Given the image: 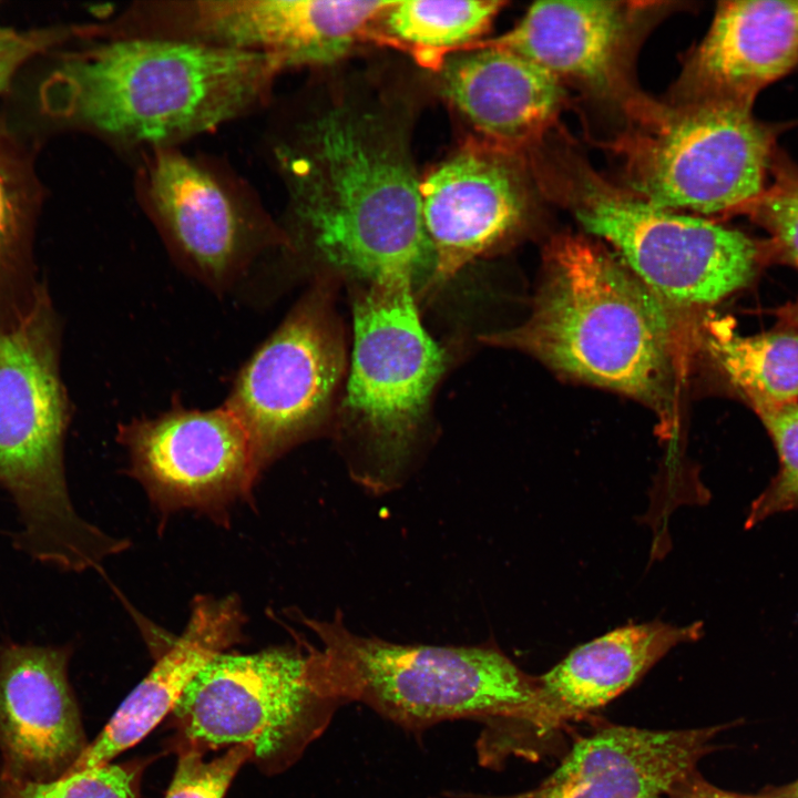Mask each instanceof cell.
<instances>
[{"label":"cell","mask_w":798,"mask_h":798,"mask_svg":"<svg viewBox=\"0 0 798 798\" xmlns=\"http://www.w3.org/2000/svg\"><path fill=\"white\" fill-rule=\"evenodd\" d=\"M439 86L475 137L524 156L556 124L565 88L532 61L507 50L473 44L446 58Z\"/></svg>","instance_id":"19"},{"label":"cell","mask_w":798,"mask_h":798,"mask_svg":"<svg viewBox=\"0 0 798 798\" xmlns=\"http://www.w3.org/2000/svg\"><path fill=\"white\" fill-rule=\"evenodd\" d=\"M139 786L134 766L111 763L45 782L0 773V798H140Z\"/></svg>","instance_id":"27"},{"label":"cell","mask_w":798,"mask_h":798,"mask_svg":"<svg viewBox=\"0 0 798 798\" xmlns=\"http://www.w3.org/2000/svg\"><path fill=\"white\" fill-rule=\"evenodd\" d=\"M779 798H798V780L791 784L786 789L781 790V794L778 796Z\"/></svg>","instance_id":"32"},{"label":"cell","mask_w":798,"mask_h":798,"mask_svg":"<svg viewBox=\"0 0 798 798\" xmlns=\"http://www.w3.org/2000/svg\"><path fill=\"white\" fill-rule=\"evenodd\" d=\"M74 28L18 31L0 27V91L28 60L73 34Z\"/></svg>","instance_id":"29"},{"label":"cell","mask_w":798,"mask_h":798,"mask_svg":"<svg viewBox=\"0 0 798 798\" xmlns=\"http://www.w3.org/2000/svg\"><path fill=\"white\" fill-rule=\"evenodd\" d=\"M544 257L545 278L530 317L481 340L664 408L673 325L663 300L583 236L557 235Z\"/></svg>","instance_id":"3"},{"label":"cell","mask_w":798,"mask_h":798,"mask_svg":"<svg viewBox=\"0 0 798 798\" xmlns=\"http://www.w3.org/2000/svg\"><path fill=\"white\" fill-rule=\"evenodd\" d=\"M798 66V0L723 1L687 54L668 104L753 110L758 93Z\"/></svg>","instance_id":"16"},{"label":"cell","mask_w":798,"mask_h":798,"mask_svg":"<svg viewBox=\"0 0 798 798\" xmlns=\"http://www.w3.org/2000/svg\"><path fill=\"white\" fill-rule=\"evenodd\" d=\"M664 798H728V791L709 785L696 773Z\"/></svg>","instance_id":"30"},{"label":"cell","mask_w":798,"mask_h":798,"mask_svg":"<svg viewBox=\"0 0 798 798\" xmlns=\"http://www.w3.org/2000/svg\"><path fill=\"white\" fill-rule=\"evenodd\" d=\"M656 2L543 1L532 4L504 34L475 44L510 51L538 64L561 84H572L613 103L628 121L642 119L657 101L634 83L638 40Z\"/></svg>","instance_id":"13"},{"label":"cell","mask_w":798,"mask_h":798,"mask_svg":"<svg viewBox=\"0 0 798 798\" xmlns=\"http://www.w3.org/2000/svg\"><path fill=\"white\" fill-rule=\"evenodd\" d=\"M58 364L53 313L42 293L0 316V484L20 512L18 543L38 560L84 571L127 543L84 521L70 501L68 400Z\"/></svg>","instance_id":"4"},{"label":"cell","mask_w":798,"mask_h":798,"mask_svg":"<svg viewBox=\"0 0 798 798\" xmlns=\"http://www.w3.org/2000/svg\"><path fill=\"white\" fill-rule=\"evenodd\" d=\"M32 202L27 167L0 129V316L18 306L7 298L25 267Z\"/></svg>","instance_id":"24"},{"label":"cell","mask_w":798,"mask_h":798,"mask_svg":"<svg viewBox=\"0 0 798 798\" xmlns=\"http://www.w3.org/2000/svg\"><path fill=\"white\" fill-rule=\"evenodd\" d=\"M718 732L610 726L577 740L531 790L503 797L444 791L436 798H664L696 774Z\"/></svg>","instance_id":"18"},{"label":"cell","mask_w":798,"mask_h":798,"mask_svg":"<svg viewBox=\"0 0 798 798\" xmlns=\"http://www.w3.org/2000/svg\"><path fill=\"white\" fill-rule=\"evenodd\" d=\"M776 448L779 469L753 501L745 522L756 526L767 518L798 510V402H749Z\"/></svg>","instance_id":"26"},{"label":"cell","mask_w":798,"mask_h":798,"mask_svg":"<svg viewBox=\"0 0 798 798\" xmlns=\"http://www.w3.org/2000/svg\"><path fill=\"white\" fill-rule=\"evenodd\" d=\"M245 622L237 596H197L181 636L160 656L65 775L109 764L144 738L173 710L196 675L242 641Z\"/></svg>","instance_id":"20"},{"label":"cell","mask_w":798,"mask_h":798,"mask_svg":"<svg viewBox=\"0 0 798 798\" xmlns=\"http://www.w3.org/2000/svg\"><path fill=\"white\" fill-rule=\"evenodd\" d=\"M177 765L165 798H224L239 768L252 759V749L244 745L228 747L206 760L204 753L177 748Z\"/></svg>","instance_id":"28"},{"label":"cell","mask_w":798,"mask_h":798,"mask_svg":"<svg viewBox=\"0 0 798 798\" xmlns=\"http://www.w3.org/2000/svg\"><path fill=\"white\" fill-rule=\"evenodd\" d=\"M626 188L669 211L737 215L766 186L775 129L751 110L659 103L605 143Z\"/></svg>","instance_id":"8"},{"label":"cell","mask_w":798,"mask_h":798,"mask_svg":"<svg viewBox=\"0 0 798 798\" xmlns=\"http://www.w3.org/2000/svg\"><path fill=\"white\" fill-rule=\"evenodd\" d=\"M780 318L795 330H798V299L788 304L779 311Z\"/></svg>","instance_id":"31"},{"label":"cell","mask_w":798,"mask_h":798,"mask_svg":"<svg viewBox=\"0 0 798 798\" xmlns=\"http://www.w3.org/2000/svg\"><path fill=\"white\" fill-rule=\"evenodd\" d=\"M390 1H196L190 23L205 42L274 58L283 71L328 68L364 42L376 43L378 21Z\"/></svg>","instance_id":"15"},{"label":"cell","mask_w":798,"mask_h":798,"mask_svg":"<svg viewBox=\"0 0 798 798\" xmlns=\"http://www.w3.org/2000/svg\"><path fill=\"white\" fill-rule=\"evenodd\" d=\"M728 798H760V797H749V796H744V795L734 794V792L728 791ZM765 798H771V797H765ZM773 798H779V797H773Z\"/></svg>","instance_id":"33"},{"label":"cell","mask_w":798,"mask_h":798,"mask_svg":"<svg viewBox=\"0 0 798 798\" xmlns=\"http://www.w3.org/2000/svg\"><path fill=\"white\" fill-rule=\"evenodd\" d=\"M142 191L177 265L216 295L239 284L266 250L286 246L279 225L209 167L172 147L151 150Z\"/></svg>","instance_id":"12"},{"label":"cell","mask_w":798,"mask_h":798,"mask_svg":"<svg viewBox=\"0 0 798 798\" xmlns=\"http://www.w3.org/2000/svg\"><path fill=\"white\" fill-rule=\"evenodd\" d=\"M305 623L319 640L306 645L319 690L407 732L456 719L519 722L535 696L536 677L494 647L396 644L357 635L337 616Z\"/></svg>","instance_id":"5"},{"label":"cell","mask_w":798,"mask_h":798,"mask_svg":"<svg viewBox=\"0 0 798 798\" xmlns=\"http://www.w3.org/2000/svg\"><path fill=\"white\" fill-rule=\"evenodd\" d=\"M499 0L390 1L376 43L400 48L436 72L451 53L482 41L502 7Z\"/></svg>","instance_id":"22"},{"label":"cell","mask_w":798,"mask_h":798,"mask_svg":"<svg viewBox=\"0 0 798 798\" xmlns=\"http://www.w3.org/2000/svg\"><path fill=\"white\" fill-rule=\"evenodd\" d=\"M283 72L270 55L202 41L114 34L65 57L45 112L123 146L167 149L262 104Z\"/></svg>","instance_id":"2"},{"label":"cell","mask_w":798,"mask_h":798,"mask_svg":"<svg viewBox=\"0 0 798 798\" xmlns=\"http://www.w3.org/2000/svg\"><path fill=\"white\" fill-rule=\"evenodd\" d=\"M65 648L0 647V773L45 782L64 776L86 748L68 679Z\"/></svg>","instance_id":"17"},{"label":"cell","mask_w":798,"mask_h":798,"mask_svg":"<svg viewBox=\"0 0 798 798\" xmlns=\"http://www.w3.org/2000/svg\"><path fill=\"white\" fill-rule=\"evenodd\" d=\"M700 624L627 625L573 649L541 677L521 723L538 732L596 710L631 687L674 646L699 636Z\"/></svg>","instance_id":"21"},{"label":"cell","mask_w":798,"mask_h":798,"mask_svg":"<svg viewBox=\"0 0 798 798\" xmlns=\"http://www.w3.org/2000/svg\"><path fill=\"white\" fill-rule=\"evenodd\" d=\"M316 89L272 143L287 191L283 249L316 276L358 284L431 276L409 96L367 80Z\"/></svg>","instance_id":"1"},{"label":"cell","mask_w":798,"mask_h":798,"mask_svg":"<svg viewBox=\"0 0 798 798\" xmlns=\"http://www.w3.org/2000/svg\"><path fill=\"white\" fill-rule=\"evenodd\" d=\"M340 706L316 686L306 652L222 653L172 710L176 748L205 753L244 745L262 770L276 774L323 735Z\"/></svg>","instance_id":"9"},{"label":"cell","mask_w":798,"mask_h":798,"mask_svg":"<svg viewBox=\"0 0 798 798\" xmlns=\"http://www.w3.org/2000/svg\"><path fill=\"white\" fill-rule=\"evenodd\" d=\"M769 175L771 182L737 214L748 216L769 238L763 244L766 256L798 268V165L776 149Z\"/></svg>","instance_id":"25"},{"label":"cell","mask_w":798,"mask_h":798,"mask_svg":"<svg viewBox=\"0 0 798 798\" xmlns=\"http://www.w3.org/2000/svg\"><path fill=\"white\" fill-rule=\"evenodd\" d=\"M407 273L359 286L352 298L354 344L336 410L340 436L356 442L387 481L406 464L444 368V350L424 328Z\"/></svg>","instance_id":"7"},{"label":"cell","mask_w":798,"mask_h":798,"mask_svg":"<svg viewBox=\"0 0 798 798\" xmlns=\"http://www.w3.org/2000/svg\"><path fill=\"white\" fill-rule=\"evenodd\" d=\"M116 440L162 512L192 509L226 523L263 471L247 429L225 403L202 410L175 402L158 416L120 424Z\"/></svg>","instance_id":"11"},{"label":"cell","mask_w":798,"mask_h":798,"mask_svg":"<svg viewBox=\"0 0 798 798\" xmlns=\"http://www.w3.org/2000/svg\"><path fill=\"white\" fill-rule=\"evenodd\" d=\"M539 162L551 186L591 234L604 238L662 300L710 305L748 285L766 257L746 234L658 207L608 182L577 158Z\"/></svg>","instance_id":"6"},{"label":"cell","mask_w":798,"mask_h":798,"mask_svg":"<svg viewBox=\"0 0 798 798\" xmlns=\"http://www.w3.org/2000/svg\"><path fill=\"white\" fill-rule=\"evenodd\" d=\"M704 342L737 392L749 402H798V330L741 336L723 318H707Z\"/></svg>","instance_id":"23"},{"label":"cell","mask_w":798,"mask_h":798,"mask_svg":"<svg viewBox=\"0 0 798 798\" xmlns=\"http://www.w3.org/2000/svg\"><path fill=\"white\" fill-rule=\"evenodd\" d=\"M522 160L471 135L421 177L433 253L429 286L493 252L522 226L529 207Z\"/></svg>","instance_id":"14"},{"label":"cell","mask_w":798,"mask_h":798,"mask_svg":"<svg viewBox=\"0 0 798 798\" xmlns=\"http://www.w3.org/2000/svg\"><path fill=\"white\" fill-rule=\"evenodd\" d=\"M336 280L315 277L239 369L224 402L247 429L263 470L319 432L337 409L347 352L334 304Z\"/></svg>","instance_id":"10"}]
</instances>
